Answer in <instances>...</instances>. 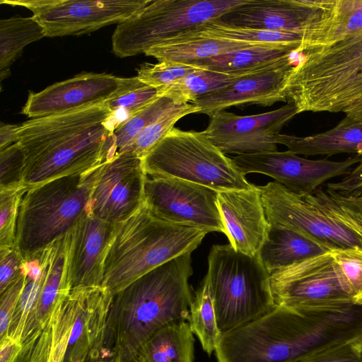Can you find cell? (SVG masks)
<instances>
[{
	"label": "cell",
	"instance_id": "1",
	"mask_svg": "<svg viewBox=\"0 0 362 362\" xmlns=\"http://www.w3.org/2000/svg\"><path fill=\"white\" fill-rule=\"evenodd\" d=\"M301 57L287 78L297 113L339 112L362 97V0L311 1Z\"/></svg>",
	"mask_w": 362,
	"mask_h": 362
},
{
	"label": "cell",
	"instance_id": "2",
	"mask_svg": "<svg viewBox=\"0 0 362 362\" xmlns=\"http://www.w3.org/2000/svg\"><path fill=\"white\" fill-rule=\"evenodd\" d=\"M110 115L103 104L21 124L17 142L24 153V185L83 173L114 158Z\"/></svg>",
	"mask_w": 362,
	"mask_h": 362
},
{
	"label": "cell",
	"instance_id": "3",
	"mask_svg": "<svg viewBox=\"0 0 362 362\" xmlns=\"http://www.w3.org/2000/svg\"><path fill=\"white\" fill-rule=\"evenodd\" d=\"M192 252L148 272L112 295L104 326V348L111 355L136 354L145 341L166 325L186 321L193 296Z\"/></svg>",
	"mask_w": 362,
	"mask_h": 362
},
{
	"label": "cell",
	"instance_id": "4",
	"mask_svg": "<svg viewBox=\"0 0 362 362\" xmlns=\"http://www.w3.org/2000/svg\"><path fill=\"white\" fill-rule=\"evenodd\" d=\"M206 233L167 222L144 204L116 224L105 257L101 287L110 296L148 272L186 252H192Z\"/></svg>",
	"mask_w": 362,
	"mask_h": 362
},
{
	"label": "cell",
	"instance_id": "5",
	"mask_svg": "<svg viewBox=\"0 0 362 362\" xmlns=\"http://www.w3.org/2000/svg\"><path fill=\"white\" fill-rule=\"evenodd\" d=\"M101 165L28 187L19 204L16 237L23 258L63 238L87 211Z\"/></svg>",
	"mask_w": 362,
	"mask_h": 362
},
{
	"label": "cell",
	"instance_id": "6",
	"mask_svg": "<svg viewBox=\"0 0 362 362\" xmlns=\"http://www.w3.org/2000/svg\"><path fill=\"white\" fill-rule=\"evenodd\" d=\"M208 272L218 327L223 334L262 316L275 302L269 272L258 255L236 251L230 244L214 245Z\"/></svg>",
	"mask_w": 362,
	"mask_h": 362
},
{
	"label": "cell",
	"instance_id": "7",
	"mask_svg": "<svg viewBox=\"0 0 362 362\" xmlns=\"http://www.w3.org/2000/svg\"><path fill=\"white\" fill-rule=\"evenodd\" d=\"M142 160L146 175L153 177L181 179L218 192L254 187L204 131L174 127Z\"/></svg>",
	"mask_w": 362,
	"mask_h": 362
},
{
	"label": "cell",
	"instance_id": "8",
	"mask_svg": "<svg viewBox=\"0 0 362 362\" xmlns=\"http://www.w3.org/2000/svg\"><path fill=\"white\" fill-rule=\"evenodd\" d=\"M248 0H151L119 23L112 36L114 54L121 58L144 53L182 33L221 18Z\"/></svg>",
	"mask_w": 362,
	"mask_h": 362
},
{
	"label": "cell",
	"instance_id": "9",
	"mask_svg": "<svg viewBox=\"0 0 362 362\" xmlns=\"http://www.w3.org/2000/svg\"><path fill=\"white\" fill-rule=\"evenodd\" d=\"M270 285L278 305L298 310H335L354 305L329 251L273 272Z\"/></svg>",
	"mask_w": 362,
	"mask_h": 362
},
{
	"label": "cell",
	"instance_id": "10",
	"mask_svg": "<svg viewBox=\"0 0 362 362\" xmlns=\"http://www.w3.org/2000/svg\"><path fill=\"white\" fill-rule=\"evenodd\" d=\"M151 0H1V4L23 6L42 27L45 37L81 35L120 23L133 16Z\"/></svg>",
	"mask_w": 362,
	"mask_h": 362
},
{
	"label": "cell",
	"instance_id": "11",
	"mask_svg": "<svg viewBox=\"0 0 362 362\" xmlns=\"http://www.w3.org/2000/svg\"><path fill=\"white\" fill-rule=\"evenodd\" d=\"M257 187L270 225L295 231L325 245L329 250L362 246L351 231L319 206L313 194L296 193L276 181Z\"/></svg>",
	"mask_w": 362,
	"mask_h": 362
},
{
	"label": "cell",
	"instance_id": "12",
	"mask_svg": "<svg viewBox=\"0 0 362 362\" xmlns=\"http://www.w3.org/2000/svg\"><path fill=\"white\" fill-rule=\"evenodd\" d=\"M218 194L213 189L187 180L145 175L144 204L153 214L167 222L206 233L225 232Z\"/></svg>",
	"mask_w": 362,
	"mask_h": 362
},
{
	"label": "cell",
	"instance_id": "13",
	"mask_svg": "<svg viewBox=\"0 0 362 362\" xmlns=\"http://www.w3.org/2000/svg\"><path fill=\"white\" fill-rule=\"evenodd\" d=\"M361 158L354 156L342 161L310 160L287 150L237 155L233 160L245 175L264 174L296 193L313 194L329 180L347 175Z\"/></svg>",
	"mask_w": 362,
	"mask_h": 362
},
{
	"label": "cell",
	"instance_id": "14",
	"mask_svg": "<svg viewBox=\"0 0 362 362\" xmlns=\"http://www.w3.org/2000/svg\"><path fill=\"white\" fill-rule=\"evenodd\" d=\"M142 158L124 152L102 163L87 211L112 224L133 215L144 204Z\"/></svg>",
	"mask_w": 362,
	"mask_h": 362
},
{
	"label": "cell",
	"instance_id": "15",
	"mask_svg": "<svg viewBox=\"0 0 362 362\" xmlns=\"http://www.w3.org/2000/svg\"><path fill=\"white\" fill-rule=\"evenodd\" d=\"M297 114L291 103L274 110L248 116L221 110L210 117L204 132L225 154L273 152L277 151L275 136Z\"/></svg>",
	"mask_w": 362,
	"mask_h": 362
},
{
	"label": "cell",
	"instance_id": "16",
	"mask_svg": "<svg viewBox=\"0 0 362 362\" xmlns=\"http://www.w3.org/2000/svg\"><path fill=\"white\" fill-rule=\"evenodd\" d=\"M115 226L86 211L64 235V281L69 291L101 286Z\"/></svg>",
	"mask_w": 362,
	"mask_h": 362
},
{
	"label": "cell",
	"instance_id": "17",
	"mask_svg": "<svg viewBox=\"0 0 362 362\" xmlns=\"http://www.w3.org/2000/svg\"><path fill=\"white\" fill-rule=\"evenodd\" d=\"M121 78L108 74L83 73L30 92L22 113L38 118L104 104L117 90Z\"/></svg>",
	"mask_w": 362,
	"mask_h": 362
},
{
	"label": "cell",
	"instance_id": "18",
	"mask_svg": "<svg viewBox=\"0 0 362 362\" xmlns=\"http://www.w3.org/2000/svg\"><path fill=\"white\" fill-rule=\"evenodd\" d=\"M291 57L238 77L231 84L203 95L192 104L211 117L217 112L240 105L270 106L287 102L285 86L293 67Z\"/></svg>",
	"mask_w": 362,
	"mask_h": 362
},
{
	"label": "cell",
	"instance_id": "19",
	"mask_svg": "<svg viewBox=\"0 0 362 362\" xmlns=\"http://www.w3.org/2000/svg\"><path fill=\"white\" fill-rule=\"evenodd\" d=\"M218 207L230 245L238 252L258 255L270 226L258 187L219 192Z\"/></svg>",
	"mask_w": 362,
	"mask_h": 362
},
{
	"label": "cell",
	"instance_id": "20",
	"mask_svg": "<svg viewBox=\"0 0 362 362\" xmlns=\"http://www.w3.org/2000/svg\"><path fill=\"white\" fill-rule=\"evenodd\" d=\"M313 9L308 0H248L221 19L250 28L302 33Z\"/></svg>",
	"mask_w": 362,
	"mask_h": 362
},
{
	"label": "cell",
	"instance_id": "21",
	"mask_svg": "<svg viewBox=\"0 0 362 362\" xmlns=\"http://www.w3.org/2000/svg\"><path fill=\"white\" fill-rule=\"evenodd\" d=\"M275 141L296 155L331 156L351 153L362 156V122H350L344 118L336 127L325 132L308 136L279 133L275 136Z\"/></svg>",
	"mask_w": 362,
	"mask_h": 362
},
{
	"label": "cell",
	"instance_id": "22",
	"mask_svg": "<svg viewBox=\"0 0 362 362\" xmlns=\"http://www.w3.org/2000/svg\"><path fill=\"white\" fill-rule=\"evenodd\" d=\"M257 45L263 44L212 37L191 29L149 48L145 54L156 58L158 62L191 64L202 59Z\"/></svg>",
	"mask_w": 362,
	"mask_h": 362
},
{
	"label": "cell",
	"instance_id": "23",
	"mask_svg": "<svg viewBox=\"0 0 362 362\" xmlns=\"http://www.w3.org/2000/svg\"><path fill=\"white\" fill-rule=\"evenodd\" d=\"M301 42L263 44L221 54L191 64L200 69L233 76H243L298 53Z\"/></svg>",
	"mask_w": 362,
	"mask_h": 362
},
{
	"label": "cell",
	"instance_id": "24",
	"mask_svg": "<svg viewBox=\"0 0 362 362\" xmlns=\"http://www.w3.org/2000/svg\"><path fill=\"white\" fill-rule=\"evenodd\" d=\"M327 251L329 249L319 242L295 231L270 225L267 238L258 257L271 274L277 269Z\"/></svg>",
	"mask_w": 362,
	"mask_h": 362
},
{
	"label": "cell",
	"instance_id": "25",
	"mask_svg": "<svg viewBox=\"0 0 362 362\" xmlns=\"http://www.w3.org/2000/svg\"><path fill=\"white\" fill-rule=\"evenodd\" d=\"M193 334L188 322L169 323L153 334L136 354L142 362H194Z\"/></svg>",
	"mask_w": 362,
	"mask_h": 362
},
{
	"label": "cell",
	"instance_id": "26",
	"mask_svg": "<svg viewBox=\"0 0 362 362\" xmlns=\"http://www.w3.org/2000/svg\"><path fill=\"white\" fill-rule=\"evenodd\" d=\"M45 37L42 27L31 17L13 16L0 21V78L10 74V66L23 48Z\"/></svg>",
	"mask_w": 362,
	"mask_h": 362
},
{
	"label": "cell",
	"instance_id": "27",
	"mask_svg": "<svg viewBox=\"0 0 362 362\" xmlns=\"http://www.w3.org/2000/svg\"><path fill=\"white\" fill-rule=\"evenodd\" d=\"M159 97L157 88L137 76L121 78L119 88L104 105L111 113L110 125L115 131Z\"/></svg>",
	"mask_w": 362,
	"mask_h": 362
},
{
	"label": "cell",
	"instance_id": "28",
	"mask_svg": "<svg viewBox=\"0 0 362 362\" xmlns=\"http://www.w3.org/2000/svg\"><path fill=\"white\" fill-rule=\"evenodd\" d=\"M190 329L209 356L216 351L222 334L216 321L209 279L206 274L195 291L189 308Z\"/></svg>",
	"mask_w": 362,
	"mask_h": 362
},
{
	"label": "cell",
	"instance_id": "29",
	"mask_svg": "<svg viewBox=\"0 0 362 362\" xmlns=\"http://www.w3.org/2000/svg\"><path fill=\"white\" fill-rule=\"evenodd\" d=\"M239 76L200 69L159 90L158 95L169 98L175 105L192 103L229 86Z\"/></svg>",
	"mask_w": 362,
	"mask_h": 362
},
{
	"label": "cell",
	"instance_id": "30",
	"mask_svg": "<svg viewBox=\"0 0 362 362\" xmlns=\"http://www.w3.org/2000/svg\"><path fill=\"white\" fill-rule=\"evenodd\" d=\"M202 35L233 41L255 44H286L302 42V33L275 32L238 26L221 18L211 21L193 28Z\"/></svg>",
	"mask_w": 362,
	"mask_h": 362
},
{
	"label": "cell",
	"instance_id": "31",
	"mask_svg": "<svg viewBox=\"0 0 362 362\" xmlns=\"http://www.w3.org/2000/svg\"><path fill=\"white\" fill-rule=\"evenodd\" d=\"M199 111V108L192 103L173 105L148 124L125 152L144 158L174 128L178 120Z\"/></svg>",
	"mask_w": 362,
	"mask_h": 362
},
{
	"label": "cell",
	"instance_id": "32",
	"mask_svg": "<svg viewBox=\"0 0 362 362\" xmlns=\"http://www.w3.org/2000/svg\"><path fill=\"white\" fill-rule=\"evenodd\" d=\"M329 253L353 303L362 306V246L334 248Z\"/></svg>",
	"mask_w": 362,
	"mask_h": 362
},
{
	"label": "cell",
	"instance_id": "33",
	"mask_svg": "<svg viewBox=\"0 0 362 362\" xmlns=\"http://www.w3.org/2000/svg\"><path fill=\"white\" fill-rule=\"evenodd\" d=\"M175 103L166 97H158L114 131L117 154L125 152L141 132Z\"/></svg>",
	"mask_w": 362,
	"mask_h": 362
},
{
	"label": "cell",
	"instance_id": "34",
	"mask_svg": "<svg viewBox=\"0 0 362 362\" xmlns=\"http://www.w3.org/2000/svg\"><path fill=\"white\" fill-rule=\"evenodd\" d=\"M25 185L0 189V247L16 246L18 208Z\"/></svg>",
	"mask_w": 362,
	"mask_h": 362
},
{
	"label": "cell",
	"instance_id": "35",
	"mask_svg": "<svg viewBox=\"0 0 362 362\" xmlns=\"http://www.w3.org/2000/svg\"><path fill=\"white\" fill-rule=\"evenodd\" d=\"M199 69L200 68L192 64L173 62L144 63L137 69L136 76L145 83L159 90Z\"/></svg>",
	"mask_w": 362,
	"mask_h": 362
},
{
	"label": "cell",
	"instance_id": "36",
	"mask_svg": "<svg viewBox=\"0 0 362 362\" xmlns=\"http://www.w3.org/2000/svg\"><path fill=\"white\" fill-rule=\"evenodd\" d=\"M24 153L18 142L0 150V189L24 185Z\"/></svg>",
	"mask_w": 362,
	"mask_h": 362
},
{
	"label": "cell",
	"instance_id": "37",
	"mask_svg": "<svg viewBox=\"0 0 362 362\" xmlns=\"http://www.w3.org/2000/svg\"><path fill=\"white\" fill-rule=\"evenodd\" d=\"M352 341L329 345L311 351L293 362H362Z\"/></svg>",
	"mask_w": 362,
	"mask_h": 362
},
{
	"label": "cell",
	"instance_id": "38",
	"mask_svg": "<svg viewBox=\"0 0 362 362\" xmlns=\"http://www.w3.org/2000/svg\"><path fill=\"white\" fill-rule=\"evenodd\" d=\"M24 258L16 246L0 247V292L22 273Z\"/></svg>",
	"mask_w": 362,
	"mask_h": 362
},
{
	"label": "cell",
	"instance_id": "39",
	"mask_svg": "<svg viewBox=\"0 0 362 362\" xmlns=\"http://www.w3.org/2000/svg\"><path fill=\"white\" fill-rule=\"evenodd\" d=\"M24 284V274H21L1 293V335L8 328L10 315L14 312Z\"/></svg>",
	"mask_w": 362,
	"mask_h": 362
},
{
	"label": "cell",
	"instance_id": "40",
	"mask_svg": "<svg viewBox=\"0 0 362 362\" xmlns=\"http://www.w3.org/2000/svg\"><path fill=\"white\" fill-rule=\"evenodd\" d=\"M21 125L3 124L0 125V150L17 142Z\"/></svg>",
	"mask_w": 362,
	"mask_h": 362
},
{
	"label": "cell",
	"instance_id": "41",
	"mask_svg": "<svg viewBox=\"0 0 362 362\" xmlns=\"http://www.w3.org/2000/svg\"><path fill=\"white\" fill-rule=\"evenodd\" d=\"M344 119L354 122H362V97L350 103L344 110Z\"/></svg>",
	"mask_w": 362,
	"mask_h": 362
},
{
	"label": "cell",
	"instance_id": "42",
	"mask_svg": "<svg viewBox=\"0 0 362 362\" xmlns=\"http://www.w3.org/2000/svg\"><path fill=\"white\" fill-rule=\"evenodd\" d=\"M112 362H142L136 354L126 355L117 354L112 355Z\"/></svg>",
	"mask_w": 362,
	"mask_h": 362
},
{
	"label": "cell",
	"instance_id": "43",
	"mask_svg": "<svg viewBox=\"0 0 362 362\" xmlns=\"http://www.w3.org/2000/svg\"><path fill=\"white\" fill-rule=\"evenodd\" d=\"M112 355L108 356L107 358L103 357V355L101 356L95 355V356H88L80 362H112Z\"/></svg>",
	"mask_w": 362,
	"mask_h": 362
},
{
	"label": "cell",
	"instance_id": "44",
	"mask_svg": "<svg viewBox=\"0 0 362 362\" xmlns=\"http://www.w3.org/2000/svg\"><path fill=\"white\" fill-rule=\"evenodd\" d=\"M351 344L362 357V333L351 342Z\"/></svg>",
	"mask_w": 362,
	"mask_h": 362
},
{
	"label": "cell",
	"instance_id": "45",
	"mask_svg": "<svg viewBox=\"0 0 362 362\" xmlns=\"http://www.w3.org/2000/svg\"><path fill=\"white\" fill-rule=\"evenodd\" d=\"M351 199L355 200L362 207V199H354V198H351Z\"/></svg>",
	"mask_w": 362,
	"mask_h": 362
}]
</instances>
